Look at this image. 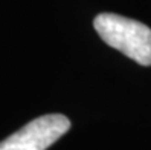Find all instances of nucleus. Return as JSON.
<instances>
[{"instance_id": "2", "label": "nucleus", "mask_w": 151, "mask_h": 150, "mask_svg": "<svg viewBox=\"0 0 151 150\" xmlns=\"http://www.w3.org/2000/svg\"><path fill=\"white\" fill-rule=\"evenodd\" d=\"M70 129L61 113H49L32 120L0 143V150H46Z\"/></svg>"}, {"instance_id": "1", "label": "nucleus", "mask_w": 151, "mask_h": 150, "mask_svg": "<svg viewBox=\"0 0 151 150\" xmlns=\"http://www.w3.org/2000/svg\"><path fill=\"white\" fill-rule=\"evenodd\" d=\"M95 31L109 46L142 66H151V29L137 20L102 12L93 20Z\"/></svg>"}]
</instances>
